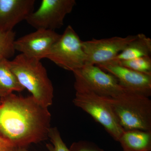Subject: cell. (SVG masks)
<instances>
[{
  "mask_svg": "<svg viewBox=\"0 0 151 151\" xmlns=\"http://www.w3.org/2000/svg\"><path fill=\"white\" fill-rule=\"evenodd\" d=\"M15 36L13 31H0V58L8 59L14 56L16 52L14 46Z\"/></svg>",
  "mask_w": 151,
  "mask_h": 151,
  "instance_id": "cell-15",
  "label": "cell"
},
{
  "mask_svg": "<svg viewBox=\"0 0 151 151\" xmlns=\"http://www.w3.org/2000/svg\"><path fill=\"white\" fill-rule=\"evenodd\" d=\"M12 151H28L26 148H15Z\"/></svg>",
  "mask_w": 151,
  "mask_h": 151,
  "instance_id": "cell-20",
  "label": "cell"
},
{
  "mask_svg": "<svg viewBox=\"0 0 151 151\" xmlns=\"http://www.w3.org/2000/svg\"><path fill=\"white\" fill-rule=\"evenodd\" d=\"M113 62L138 72L151 73L150 56L142 57L134 59Z\"/></svg>",
  "mask_w": 151,
  "mask_h": 151,
  "instance_id": "cell-16",
  "label": "cell"
},
{
  "mask_svg": "<svg viewBox=\"0 0 151 151\" xmlns=\"http://www.w3.org/2000/svg\"><path fill=\"white\" fill-rule=\"evenodd\" d=\"M0 135L14 147L26 148L48 138L51 114L32 96L14 93L0 98Z\"/></svg>",
  "mask_w": 151,
  "mask_h": 151,
  "instance_id": "cell-1",
  "label": "cell"
},
{
  "mask_svg": "<svg viewBox=\"0 0 151 151\" xmlns=\"http://www.w3.org/2000/svg\"><path fill=\"white\" fill-rule=\"evenodd\" d=\"M48 137L50 139L52 143L46 145L49 151H69L56 127L50 128Z\"/></svg>",
  "mask_w": 151,
  "mask_h": 151,
  "instance_id": "cell-17",
  "label": "cell"
},
{
  "mask_svg": "<svg viewBox=\"0 0 151 151\" xmlns=\"http://www.w3.org/2000/svg\"><path fill=\"white\" fill-rule=\"evenodd\" d=\"M73 73L76 92L88 91L103 97L114 98L126 91L113 76L97 65L85 64Z\"/></svg>",
  "mask_w": 151,
  "mask_h": 151,
  "instance_id": "cell-5",
  "label": "cell"
},
{
  "mask_svg": "<svg viewBox=\"0 0 151 151\" xmlns=\"http://www.w3.org/2000/svg\"><path fill=\"white\" fill-rule=\"evenodd\" d=\"M35 0H0V31H13L33 12Z\"/></svg>",
  "mask_w": 151,
  "mask_h": 151,
  "instance_id": "cell-11",
  "label": "cell"
},
{
  "mask_svg": "<svg viewBox=\"0 0 151 151\" xmlns=\"http://www.w3.org/2000/svg\"><path fill=\"white\" fill-rule=\"evenodd\" d=\"M69 151H104L94 143L86 141H80L73 143Z\"/></svg>",
  "mask_w": 151,
  "mask_h": 151,
  "instance_id": "cell-18",
  "label": "cell"
},
{
  "mask_svg": "<svg viewBox=\"0 0 151 151\" xmlns=\"http://www.w3.org/2000/svg\"><path fill=\"white\" fill-rule=\"evenodd\" d=\"M82 42L72 27L68 26L46 58L63 69L73 72L86 64Z\"/></svg>",
  "mask_w": 151,
  "mask_h": 151,
  "instance_id": "cell-6",
  "label": "cell"
},
{
  "mask_svg": "<svg viewBox=\"0 0 151 151\" xmlns=\"http://www.w3.org/2000/svg\"><path fill=\"white\" fill-rule=\"evenodd\" d=\"M75 0H42L37 10L26 19L36 29L55 31L62 27L65 17L73 10Z\"/></svg>",
  "mask_w": 151,
  "mask_h": 151,
  "instance_id": "cell-7",
  "label": "cell"
},
{
  "mask_svg": "<svg viewBox=\"0 0 151 151\" xmlns=\"http://www.w3.org/2000/svg\"><path fill=\"white\" fill-rule=\"evenodd\" d=\"M109 97L88 91L76 92L73 103L101 124L115 141L118 142L124 129L119 124Z\"/></svg>",
  "mask_w": 151,
  "mask_h": 151,
  "instance_id": "cell-4",
  "label": "cell"
},
{
  "mask_svg": "<svg viewBox=\"0 0 151 151\" xmlns=\"http://www.w3.org/2000/svg\"><path fill=\"white\" fill-rule=\"evenodd\" d=\"M118 142L124 151H151V131L124 130Z\"/></svg>",
  "mask_w": 151,
  "mask_h": 151,
  "instance_id": "cell-12",
  "label": "cell"
},
{
  "mask_svg": "<svg viewBox=\"0 0 151 151\" xmlns=\"http://www.w3.org/2000/svg\"><path fill=\"white\" fill-rule=\"evenodd\" d=\"M98 66L113 76L126 91L148 97L151 96V73L138 72L113 62Z\"/></svg>",
  "mask_w": 151,
  "mask_h": 151,
  "instance_id": "cell-10",
  "label": "cell"
},
{
  "mask_svg": "<svg viewBox=\"0 0 151 151\" xmlns=\"http://www.w3.org/2000/svg\"><path fill=\"white\" fill-rule=\"evenodd\" d=\"M151 39L144 34L137 35V37L128 45L111 62H118L150 56Z\"/></svg>",
  "mask_w": 151,
  "mask_h": 151,
  "instance_id": "cell-13",
  "label": "cell"
},
{
  "mask_svg": "<svg viewBox=\"0 0 151 151\" xmlns=\"http://www.w3.org/2000/svg\"><path fill=\"white\" fill-rule=\"evenodd\" d=\"M14 148L0 135V151H12Z\"/></svg>",
  "mask_w": 151,
  "mask_h": 151,
  "instance_id": "cell-19",
  "label": "cell"
},
{
  "mask_svg": "<svg viewBox=\"0 0 151 151\" xmlns=\"http://www.w3.org/2000/svg\"><path fill=\"white\" fill-rule=\"evenodd\" d=\"M60 36L61 35L55 31L36 29L34 32L15 40L14 48L25 56L40 60L46 58L52 47Z\"/></svg>",
  "mask_w": 151,
  "mask_h": 151,
  "instance_id": "cell-9",
  "label": "cell"
},
{
  "mask_svg": "<svg viewBox=\"0 0 151 151\" xmlns=\"http://www.w3.org/2000/svg\"><path fill=\"white\" fill-rule=\"evenodd\" d=\"M8 63L20 84L40 105L47 108L52 105L54 97L53 85L40 60L20 54L13 60H8Z\"/></svg>",
  "mask_w": 151,
  "mask_h": 151,
  "instance_id": "cell-2",
  "label": "cell"
},
{
  "mask_svg": "<svg viewBox=\"0 0 151 151\" xmlns=\"http://www.w3.org/2000/svg\"><path fill=\"white\" fill-rule=\"evenodd\" d=\"M119 124L124 130L151 131V100L144 95L125 91L109 98Z\"/></svg>",
  "mask_w": 151,
  "mask_h": 151,
  "instance_id": "cell-3",
  "label": "cell"
},
{
  "mask_svg": "<svg viewBox=\"0 0 151 151\" xmlns=\"http://www.w3.org/2000/svg\"><path fill=\"white\" fill-rule=\"evenodd\" d=\"M137 35L126 37L115 36L108 38L82 41V45L86 55V64L99 65L111 62L124 49Z\"/></svg>",
  "mask_w": 151,
  "mask_h": 151,
  "instance_id": "cell-8",
  "label": "cell"
},
{
  "mask_svg": "<svg viewBox=\"0 0 151 151\" xmlns=\"http://www.w3.org/2000/svg\"><path fill=\"white\" fill-rule=\"evenodd\" d=\"M8 60L0 58V98L24 89L9 67Z\"/></svg>",
  "mask_w": 151,
  "mask_h": 151,
  "instance_id": "cell-14",
  "label": "cell"
}]
</instances>
